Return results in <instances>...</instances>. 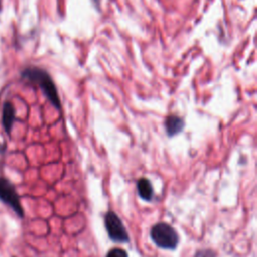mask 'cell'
Returning a JSON list of instances; mask_svg holds the SVG:
<instances>
[{
	"label": "cell",
	"mask_w": 257,
	"mask_h": 257,
	"mask_svg": "<svg viewBox=\"0 0 257 257\" xmlns=\"http://www.w3.org/2000/svg\"><path fill=\"white\" fill-rule=\"evenodd\" d=\"M21 77L32 83H36L46 95L48 100L57 109L60 108V99L56 86L50 75L39 67H27L21 72Z\"/></svg>",
	"instance_id": "6da1fadb"
},
{
	"label": "cell",
	"mask_w": 257,
	"mask_h": 257,
	"mask_svg": "<svg viewBox=\"0 0 257 257\" xmlns=\"http://www.w3.org/2000/svg\"><path fill=\"white\" fill-rule=\"evenodd\" d=\"M194 257H216V252L212 249H201L196 252Z\"/></svg>",
	"instance_id": "9c48e42d"
},
{
	"label": "cell",
	"mask_w": 257,
	"mask_h": 257,
	"mask_svg": "<svg viewBox=\"0 0 257 257\" xmlns=\"http://www.w3.org/2000/svg\"><path fill=\"white\" fill-rule=\"evenodd\" d=\"M150 236L153 242L162 249L175 250L179 244V235L177 231L166 222L155 224L151 228Z\"/></svg>",
	"instance_id": "7a4b0ae2"
},
{
	"label": "cell",
	"mask_w": 257,
	"mask_h": 257,
	"mask_svg": "<svg viewBox=\"0 0 257 257\" xmlns=\"http://www.w3.org/2000/svg\"><path fill=\"white\" fill-rule=\"evenodd\" d=\"M105 257H128L125 250L121 248H112L110 249Z\"/></svg>",
	"instance_id": "ba28073f"
},
{
	"label": "cell",
	"mask_w": 257,
	"mask_h": 257,
	"mask_svg": "<svg viewBox=\"0 0 257 257\" xmlns=\"http://www.w3.org/2000/svg\"><path fill=\"white\" fill-rule=\"evenodd\" d=\"M1 8H2V5H1V0H0V12H1Z\"/></svg>",
	"instance_id": "30bf717a"
},
{
	"label": "cell",
	"mask_w": 257,
	"mask_h": 257,
	"mask_svg": "<svg viewBox=\"0 0 257 257\" xmlns=\"http://www.w3.org/2000/svg\"><path fill=\"white\" fill-rule=\"evenodd\" d=\"M137 189L141 199L147 202L152 201L154 196V189L150 180H148L147 178H141L137 183Z\"/></svg>",
	"instance_id": "8992f818"
},
{
	"label": "cell",
	"mask_w": 257,
	"mask_h": 257,
	"mask_svg": "<svg viewBox=\"0 0 257 257\" xmlns=\"http://www.w3.org/2000/svg\"><path fill=\"white\" fill-rule=\"evenodd\" d=\"M2 125L7 134H10L13 123L15 121V109L11 102L6 101L3 104L2 108V117H1Z\"/></svg>",
	"instance_id": "5b68a950"
},
{
	"label": "cell",
	"mask_w": 257,
	"mask_h": 257,
	"mask_svg": "<svg viewBox=\"0 0 257 257\" xmlns=\"http://www.w3.org/2000/svg\"><path fill=\"white\" fill-rule=\"evenodd\" d=\"M104 226L107 232L108 237L117 243H127L130 241V237L127 235L126 229L113 211H107L104 215Z\"/></svg>",
	"instance_id": "3957f363"
},
{
	"label": "cell",
	"mask_w": 257,
	"mask_h": 257,
	"mask_svg": "<svg viewBox=\"0 0 257 257\" xmlns=\"http://www.w3.org/2000/svg\"><path fill=\"white\" fill-rule=\"evenodd\" d=\"M0 201L10 207L20 218L24 216L20 198L14 185L4 177H0Z\"/></svg>",
	"instance_id": "277c9868"
},
{
	"label": "cell",
	"mask_w": 257,
	"mask_h": 257,
	"mask_svg": "<svg viewBox=\"0 0 257 257\" xmlns=\"http://www.w3.org/2000/svg\"><path fill=\"white\" fill-rule=\"evenodd\" d=\"M167 134L170 137H173L180 133L184 128V120L182 117L177 115H170L167 117L165 122Z\"/></svg>",
	"instance_id": "52a82bcc"
}]
</instances>
